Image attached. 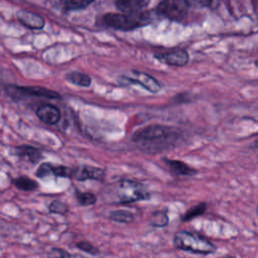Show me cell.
I'll list each match as a JSON object with an SVG mask.
<instances>
[{
    "label": "cell",
    "mask_w": 258,
    "mask_h": 258,
    "mask_svg": "<svg viewBox=\"0 0 258 258\" xmlns=\"http://www.w3.org/2000/svg\"><path fill=\"white\" fill-rule=\"evenodd\" d=\"M180 138L177 129L168 126H149L133 137L140 150L147 153H157L174 147Z\"/></svg>",
    "instance_id": "cell-1"
},
{
    "label": "cell",
    "mask_w": 258,
    "mask_h": 258,
    "mask_svg": "<svg viewBox=\"0 0 258 258\" xmlns=\"http://www.w3.org/2000/svg\"><path fill=\"white\" fill-rule=\"evenodd\" d=\"M107 195L111 203L119 205L148 201L151 197L144 184L139 181L126 178L119 179L111 184L110 189L107 190Z\"/></svg>",
    "instance_id": "cell-2"
},
{
    "label": "cell",
    "mask_w": 258,
    "mask_h": 258,
    "mask_svg": "<svg viewBox=\"0 0 258 258\" xmlns=\"http://www.w3.org/2000/svg\"><path fill=\"white\" fill-rule=\"evenodd\" d=\"M173 245L178 250L194 254L209 255L217 250L216 245L209 239L188 231L176 232L173 237Z\"/></svg>",
    "instance_id": "cell-3"
},
{
    "label": "cell",
    "mask_w": 258,
    "mask_h": 258,
    "mask_svg": "<svg viewBox=\"0 0 258 258\" xmlns=\"http://www.w3.org/2000/svg\"><path fill=\"white\" fill-rule=\"evenodd\" d=\"M103 21L115 29L130 30L148 24L151 21L149 13H108L103 17Z\"/></svg>",
    "instance_id": "cell-4"
},
{
    "label": "cell",
    "mask_w": 258,
    "mask_h": 258,
    "mask_svg": "<svg viewBox=\"0 0 258 258\" xmlns=\"http://www.w3.org/2000/svg\"><path fill=\"white\" fill-rule=\"evenodd\" d=\"M186 0H162L157 6V12L172 21H181L189 10Z\"/></svg>",
    "instance_id": "cell-5"
},
{
    "label": "cell",
    "mask_w": 258,
    "mask_h": 258,
    "mask_svg": "<svg viewBox=\"0 0 258 258\" xmlns=\"http://www.w3.org/2000/svg\"><path fill=\"white\" fill-rule=\"evenodd\" d=\"M72 174H73V167L52 164L49 162L41 163L38 166L37 170L35 171V176H37L38 178H43L49 175H53L55 177L72 178Z\"/></svg>",
    "instance_id": "cell-6"
},
{
    "label": "cell",
    "mask_w": 258,
    "mask_h": 258,
    "mask_svg": "<svg viewBox=\"0 0 258 258\" xmlns=\"http://www.w3.org/2000/svg\"><path fill=\"white\" fill-rule=\"evenodd\" d=\"M105 176V170L101 167L91 166V165H79L73 167L72 178L85 181V180H101Z\"/></svg>",
    "instance_id": "cell-7"
},
{
    "label": "cell",
    "mask_w": 258,
    "mask_h": 258,
    "mask_svg": "<svg viewBox=\"0 0 258 258\" xmlns=\"http://www.w3.org/2000/svg\"><path fill=\"white\" fill-rule=\"evenodd\" d=\"M155 57L158 58L160 61L165 62L166 64L174 67H182L188 61V53L186 52V50L181 48H177L161 54H156Z\"/></svg>",
    "instance_id": "cell-8"
},
{
    "label": "cell",
    "mask_w": 258,
    "mask_h": 258,
    "mask_svg": "<svg viewBox=\"0 0 258 258\" xmlns=\"http://www.w3.org/2000/svg\"><path fill=\"white\" fill-rule=\"evenodd\" d=\"M17 18L23 25L31 29H41L44 26V19L31 11L20 10L17 12Z\"/></svg>",
    "instance_id": "cell-9"
},
{
    "label": "cell",
    "mask_w": 258,
    "mask_h": 258,
    "mask_svg": "<svg viewBox=\"0 0 258 258\" xmlns=\"http://www.w3.org/2000/svg\"><path fill=\"white\" fill-rule=\"evenodd\" d=\"M164 163L167 165L169 171L176 176H192L197 173V170L191 168L189 165L184 163L180 160H173V159H163Z\"/></svg>",
    "instance_id": "cell-10"
},
{
    "label": "cell",
    "mask_w": 258,
    "mask_h": 258,
    "mask_svg": "<svg viewBox=\"0 0 258 258\" xmlns=\"http://www.w3.org/2000/svg\"><path fill=\"white\" fill-rule=\"evenodd\" d=\"M133 74L135 77L130 80L132 83L140 84L142 87H144L147 91L151 93H157L158 91H160L161 89L160 84L157 82V80H155L150 75L140 73V72H133Z\"/></svg>",
    "instance_id": "cell-11"
},
{
    "label": "cell",
    "mask_w": 258,
    "mask_h": 258,
    "mask_svg": "<svg viewBox=\"0 0 258 258\" xmlns=\"http://www.w3.org/2000/svg\"><path fill=\"white\" fill-rule=\"evenodd\" d=\"M15 154L24 160H27L28 162L32 164L38 163L42 159V154L41 152L32 146L29 145H21L15 148Z\"/></svg>",
    "instance_id": "cell-12"
},
{
    "label": "cell",
    "mask_w": 258,
    "mask_h": 258,
    "mask_svg": "<svg viewBox=\"0 0 258 258\" xmlns=\"http://www.w3.org/2000/svg\"><path fill=\"white\" fill-rule=\"evenodd\" d=\"M37 117L44 123L52 125L55 124L60 117L59 111L56 107L52 105H43L40 106L36 111Z\"/></svg>",
    "instance_id": "cell-13"
},
{
    "label": "cell",
    "mask_w": 258,
    "mask_h": 258,
    "mask_svg": "<svg viewBox=\"0 0 258 258\" xmlns=\"http://www.w3.org/2000/svg\"><path fill=\"white\" fill-rule=\"evenodd\" d=\"M16 91L19 92V94L22 95H28V96H36V97H45V98H58V94L44 89L40 87H15Z\"/></svg>",
    "instance_id": "cell-14"
},
{
    "label": "cell",
    "mask_w": 258,
    "mask_h": 258,
    "mask_svg": "<svg viewBox=\"0 0 258 258\" xmlns=\"http://www.w3.org/2000/svg\"><path fill=\"white\" fill-rule=\"evenodd\" d=\"M12 184L19 190L22 191H34L39 187V184L36 180L26 176L20 175L11 179Z\"/></svg>",
    "instance_id": "cell-15"
},
{
    "label": "cell",
    "mask_w": 258,
    "mask_h": 258,
    "mask_svg": "<svg viewBox=\"0 0 258 258\" xmlns=\"http://www.w3.org/2000/svg\"><path fill=\"white\" fill-rule=\"evenodd\" d=\"M117 8L124 13H135L144 6L146 0H114Z\"/></svg>",
    "instance_id": "cell-16"
},
{
    "label": "cell",
    "mask_w": 258,
    "mask_h": 258,
    "mask_svg": "<svg viewBox=\"0 0 258 258\" xmlns=\"http://www.w3.org/2000/svg\"><path fill=\"white\" fill-rule=\"evenodd\" d=\"M169 218L166 210L155 211L150 215L149 225L154 228H164L168 225Z\"/></svg>",
    "instance_id": "cell-17"
},
{
    "label": "cell",
    "mask_w": 258,
    "mask_h": 258,
    "mask_svg": "<svg viewBox=\"0 0 258 258\" xmlns=\"http://www.w3.org/2000/svg\"><path fill=\"white\" fill-rule=\"evenodd\" d=\"M109 219L120 224H130L135 220L133 213L126 210H115L109 213Z\"/></svg>",
    "instance_id": "cell-18"
},
{
    "label": "cell",
    "mask_w": 258,
    "mask_h": 258,
    "mask_svg": "<svg viewBox=\"0 0 258 258\" xmlns=\"http://www.w3.org/2000/svg\"><path fill=\"white\" fill-rule=\"evenodd\" d=\"M74 197L77 200L78 204L83 207L93 206L97 203V196L90 191H81L80 189H76L74 192Z\"/></svg>",
    "instance_id": "cell-19"
},
{
    "label": "cell",
    "mask_w": 258,
    "mask_h": 258,
    "mask_svg": "<svg viewBox=\"0 0 258 258\" xmlns=\"http://www.w3.org/2000/svg\"><path fill=\"white\" fill-rule=\"evenodd\" d=\"M207 210V204L202 202V203H199L198 205L191 207L189 210H187L184 215L181 217V221L182 222H188V221H191L192 219L199 217V216H202L205 214Z\"/></svg>",
    "instance_id": "cell-20"
},
{
    "label": "cell",
    "mask_w": 258,
    "mask_h": 258,
    "mask_svg": "<svg viewBox=\"0 0 258 258\" xmlns=\"http://www.w3.org/2000/svg\"><path fill=\"white\" fill-rule=\"evenodd\" d=\"M67 79L77 85V86H81V87H89L91 84V79L89 78V76L82 74V73H78V72H74L71 73L67 76Z\"/></svg>",
    "instance_id": "cell-21"
},
{
    "label": "cell",
    "mask_w": 258,
    "mask_h": 258,
    "mask_svg": "<svg viewBox=\"0 0 258 258\" xmlns=\"http://www.w3.org/2000/svg\"><path fill=\"white\" fill-rule=\"evenodd\" d=\"M48 212L50 214L64 216V215H67L70 212V207H69V205L67 203L55 200V201H52L48 205Z\"/></svg>",
    "instance_id": "cell-22"
},
{
    "label": "cell",
    "mask_w": 258,
    "mask_h": 258,
    "mask_svg": "<svg viewBox=\"0 0 258 258\" xmlns=\"http://www.w3.org/2000/svg\"><path fill=\"white\" fill-rule=\"evenodd\" d=\"M76 247L81 251L93 256H97L100 254V250L96 246L91 244L89 241H80L76 244Z\"/></svg>",
    "instance_id": "cell-23"
},
{
    "label": "cell",
    "mask_w": 258,
    "mask_h": 258,
    "mask_svg": "<svg viewBox=\"0 0 258 258\" xmlns=\"http://www.w3.org/2000/svg\"><path fill=\"white\" fill-rule=\"evenodd\" d=\"M95 0H63V4L69 9H82L89 6Z\"/></svg>",
    "instance_id": "cell-24"
},
{
    "label": "cell",
    "mask_w": 258,
    "mask_h": 258,
    "mask_svg": "<svg viewBox=\"0 0 258 258\" xmlns=\"http://www.w3.org/2000/svg\"><path fill=\"white\" fill-rule=\"evenodd\" d=\"M47 258H72V254L62 248L53 247L47 252Z\"/></svg>",
    "instance_id": "cell-25"
},
{
    "label": "cell",
    "mask_w": 258,
    "mask_h": 258,
    "mask_svg": "<svg viewBox=\"0 0 258 258\" xmlns=\"http://www.w3.org/2000/svg\"><path fill=\"white\" fill-rule=\"evenodd\" d=\"M189 5L197 7V8H204V7H209L213 0H186Z\"/></svg>",
    "instance_id": "cell-26"
},
{
    "label": "cell",
    "mask_w": 258,
    "mask_h": 258,
    "mask_svg": "<svg viewBox=\"0 0 258 258\" xmlns=\"http://www.w3.org/2000/svg\"><path fill=\"white\" fill-rule=\"evenodd\" d=\"M253 147H258V139L256 140V142L254 143V145H253Z\"/></svg>",
    "instance_id": "cell-27"
},
{
    "label": "cell",
    "mask_w": 258,
    "mask_h": 258,
    "mask_svg": "<svg viewBox=\"0 0 258 258\" xmlns=\"http://www.w3.org/2000/svg\"><path fill=\"white\" fill-rule=\"evenodd\" d=\"M256 216H257V218H258V205H257V207H256Z\"/></svg>",
    "instance_id": "cell-28"
},
{
    "label": "cell",
    "mask_w": 258,
    "mask_h": 258,
    "mask_svg": "<svg viewBox=\"0 0 258 258\" xmlns=\"http://www.w3.org/2000/svg\"><path fill=\"white\" fill-rule=\"evenodd\" d=\"M224 258H237L235 256H227V257H224Z\"/></svg>",
    "instance_id": "cell-29"
}]
</instances>
